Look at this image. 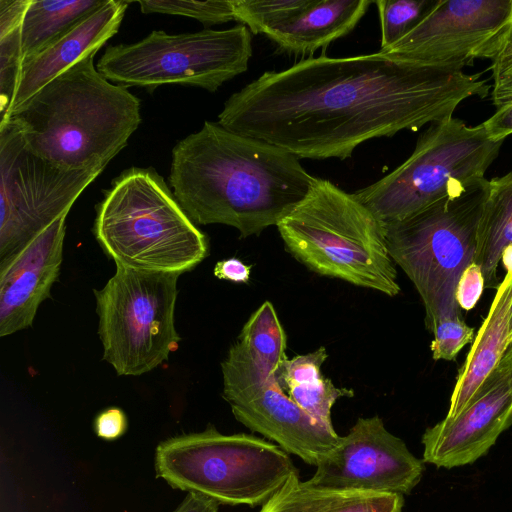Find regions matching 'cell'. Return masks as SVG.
<instances>
[{
  "label": "cell",
  "instance_id": "cell-35",
  "mask_svg": "<svg viewBox=\"0 0 512 512\" xmlns=\"http://www.w3.org/2000/svg\"><path fill=\"white\" fill-rule=\"evenodd\" d=\"M500 261L506 268L507 272L512 273V244L504 248Z\"/></svg>",
  "mask_w": 512,
  "mask_h": 512
},
{
  "label": "cell",
  "instance_id": "cell-12",
  "mask_svg": "<svg viewBox=\"0 0 512 512\" xmlns=\"http://www.w3.org/2000/svg\"><path fill=\"white\" fill-rule=\"evenodd\" d=\"M223 398L234 417L278 444L288 454L316 466L340 436L305 413L284 391L280 370L235 342L221 364Z\"/></svg>",
  "mask_w": 512,
  "mask_h": 512
},
{
  "label": "cell",
  "instance_id": "cell-29",
  "mask_svg": "<svg viewBox=\"0 0 512 512\" xmlns=\"http://www.w3.org/2000/svg\"><path fill=\"white\" fill-rule=\"evenodd\" d=\"M431 333L434 339L430 350L434 360L453 361L461 349L474 340V329L465 323L462 316L438 321Z\"/></svg>",
  "mask_w": 512,
  "mask_h": 512
},
{
  "label": "cell",
  "instance_id": "cell-13",
  "mask_svg": "<svg viewBox=\"0 0 512 512\" xmlns=\"http://www.w3.org/2000/svg\"><path fill=\"white\" fill-rule=\"evenodd\" d=\"M512 35V0H439L406 36L379 52L435 68L463 71L491 60Z\"/></svg>",
  "mask_w": 512,
  "mask_h": 512
},
{
  "label": "cell",
  "instance_id": "cell-10",
  "mask_svg": "<svg viewBox=\"0 0 512 512\" xmlns=\"http://www.w3.org/2000/svg\"><path fill=\"white\" fill-rule=\"evenodd\" d=\"M179 276L116 266L105 286L95 291L103 359L118 375L150 372L177 349Z\"/></svg>",
  "mask_w": 512,
  "mask_h": 512
},
{
  "label": "cell",
  "instance_id": "cell-3",
  "mask_svg": "<svg viewBox=\"0 0 512 512\" xmlns=\"http://www.w3.org/2000/svg\"><path fill=\"white\" fill-rule=\"evenodd\" d=\"M95 54L43 86L6 121L32 153L64 169H104L141 123L140 99L106 79Z\"/></svg>",
  "mask_w": 512,
  "mask_h": 512
},
{
  "label": "cell",
  "instance_id": "cell-15",
  "mask_svg": "<svg viewBox=\"0 0 512 512\" xmlns=\"http://www.w3.org/2000/svg\"><path fill=\"white\" fill-rule=\"evenodd\" d=\"M512 425V374L485 386L458 415L428 428L422 437L423 459L453 468L474 462Z\"/></svg>",
  "mask_w": 512,
  "mask_h": 512
},
{
  "label": "cell",
  "instance_id": "cell-19",
  "mask_svg": "<svg viewBox=\"0 0 512 512\" xmlns=\"http://www.w3.org/2000/svg\"><path fill=\"white\" fill-rule=\"evenodd\" d=\"M369 0H312L300 13L264 33L281 53L305 55L350 33Z\"/></svg>",
  "mask_w": 512,
  "mask_h": 512
},
{
  "label": "cell",
  "instance_id": "cell-2",
  "mask_svg": "<svg viewBox=\"0 0 512 512\" xmlns=\"http://www.w3.org/2000/svg\"><path fill=\"white\" fill-rule=\"evenodd\" d=\"M318 178L299 158L205 121L172 150L169 184L195 224H224L246 238L286 217Z\"/></svg>",
  "mask_w": 512,
  "mask_h": 512
},
{
  "label": "cell",
  "instance_id": "cell-33",
  "mask_svg": "<svg viewBox=\"0 0 512 512\" xmlns=\"http://www.w3.org/2000/svg\"><path fill=\"white\" fill-rule=\"evenodd\" d=\"M219 503L199 493L188 492L173 512H219Z\"/></svg>",
  "mask_w": 512,
  "mask_h": 512
},
{
  "label": "cell",
  "instance_id": "cell-18",
  "mask_svg": "<svg viewBox=\"0 0 512 512\" xmlns=\"http://www.w3.org/2000/svg\"><path fill=\"white\" fill-rule=\"evenodd\" d=\"M511 308L512 273L507 272L459 369L446 417L458 415L470 404L497 369L510 343Z\"/></svg>",
  "mask_w": 512,
  "mask_h": 512
},
{
  "label": "cell",
  "instance_id": "cell-22",
  "mask_svg": "<svg viewBox=\"0 0 512 512\" xmlns=\"http://www.w3.org/2000/svg\"><path fill=\"white\" fill-rule=\"evenodd\" d=\"M512 244V170L489 180L488 194L477 227L474 262L492 286L505 247Z\"/></svg>",
  "mask_w": 512,
  "mask_h": 512
},
{
  "label": "cell",
  "instance_id": "cell-32",
  "mask_svg": "<svg viewBox=\"0 0 512 512\" xmlns=\"http://www.w3.org/2000/svg\"><path fill=\"white\" fill-rule=\"evenodd\" d=\"M251 267L237 258L224 259L216 263L214 275L219 279L235 283H246L250 278Z\"/></svg>",
  "mask_w": 512,
  "mask_h": 512
},
{
  "label": "cell",
  "instance_id": "cell-8",
  "mask_svg": "<svg viewBox=\"0 0 512 512\" xmlns=\"http://www.w3.org/2000/svg\"><path fill=\"white\" fill-rule=\"evenodd\" d=\"M503 141L491 139L482 123L451 117L430 124L408 159L353 195L381 224L404 219L484 178Z\"/></svg>",
  "mask_w": 512,
  "mask_h": 512
},
{
  "label": "cell",
  "instance_id": "cell-20",
  "mask_svg": "<svg viewBox=\"0 0 512 512\" xmlns=\"http://www.w3.org/2000/svg\"><path fill=\"white\" fill-rule=\"evenodd\" d=\"M401 494L333 489L292 476L260 512H402Z\"/></svg>",
  "mask_w": 512,
  "mask_h": 512
},
{
  "label": "cell",
  "instance_id": "cell-16",
  "mask_svg": "<svg viewBox=\"0 0 512 512\" xmlns=\"http://www.w3.org/2000/svg\"><path fill=\"white\" fill-rule=\"evenodd\" d=\"M66 216L0 261L1 337L31 326L40 304L49 297L62 264Z\"/></svg>",
  "mask_w": 512,
  "mask_h": 512
},
{
  "label": "cell",
  "instance_id": "cell-34",
  "mask_svg": "<svg viewBox=\"0 0 512 512\" xmlns=\"http://www.w3.org/2000/svg\"><path fill=\"white\" fill-rule=\"evenodd\" d=\"M508 374H512V341L509 343V345H508V347H507V349H506V351H505V353H504V355L502 357V360L500 361L497 369L488 378V380L486 381V383L483 386V388L485 386H487L489 383H491L492 381H494L495 379H497L499 377H502V376H505V375H508Z\"/></svg>",
  "mask_w": 512,
  "mask_h": 512
},
{
  "label": "cell",
  "instance_id": "cell-1",
  "mask_svg": "<svg viewBox=\"0 0 512 512\" xmlns=\"http://www.w3.org/2000/svg\"><path fill=\"white\" fill-rule=\"evenodd\" d=\"M482 73L422 66L390 55L309 57L266 71L225 102L218 123L299 159L349 158L367 140L453 117L484 98Z\"/></svg>",
  "mask_w": 512,
  "mask_h": 512
},
{
  "label": "cell",
  "instance_id": "cell-31",
  "mask_svg": "<svg viewBox=\"0 0 512 512\" xmlns=\"http://www.w3.org/2000/svg\"><path fill=\"white\" fill-rule=\"evenodd\" d=\"M128 421L123 410L111 407L103 410L94 421V429L98 437L111 441L121 437L127 430Z\"/></svg>",
  "mask_w": 512,
  "mask_h": 512
},
{
  "label": "cell",
  "instance_id": "cell-6",
  "mask_svg": "<svg viewBox=\"0 0 512 512\" xmlns=\"http://www.w3.org/2000/svg\"><path fill=\"white\" fill-rule=\"evenodd\" d=\"M488 189L484 177L409 217L382 224L390 257L422 299L429 331L442 319L462 316L456 288L462 272L474 262Z\"/></svg>",
  "mask_w": 512,
  "mask_h": 512
},
{
  "label": "cell",
  "instance_id": "cell-28",
  "mask_svg": "<svg viewBox=\"0 0 512 512\" xmlns=\"http://www.w3.org/2000/svg\"><path fill=\"white\" fill-rule=\"evenodd\" d=\"M142 13H161L194 18L204 25L236 21L232 0H138Z\"/></svg>",
  "mask_w": 512,
  "mask_h": 512
},
{
  "label": "cell",
  "instance_id": "cell-27",
  "mask_svg": "<svg viewBox=\"0 0 512 512\" xmlns=\"http://www.w3.org/2000/svg\"><path fill=\"white\" fill-rule=\"evenodd\" d=\"M312 0H232L236 21L263 34L304 10Z\"/></svg>",
  "mask_w": 512,
  "mask_h": 512
},
{
  "label": "cell",
  "instance_id": "cell-4",
  "mask_svg": "<svg viewBox=\"0 0 512 512\" xmlns=\"http://www.w3.org/2000/svg\"><path fill=\"white\" fill-rule=\"evenodd\" d=\"M94 235L116 266L182 274L208 255V240L153 168L123 171L97 206Z\"/></svg>",
  "mask_w": 512,
  "mask_h": 512
},
{
  "label": "cell",
  "instance_id": "cell-24",
  "mask_svg": "<svg viewBox=\"0 0 512 512\" xmlns=\"http://www.w3.org/2000/svg\"><path fill=\"white\" fill-rule=\"evenodd\" d=\"M238 341L252 355L278 370L287 360L286 335L273 305L268 301L250 316Z\"/></svg>",
  "mask_w": 512,
  "mask_h": 512
},
{
  "label": "cell",
  "instance_id": "cell-30",
  "mask_svg": "<svg viewBox=\"0 0 512 512\" xmlns=\"http://www.w3.org/2000/svg\"><path fill=\"white\" fill-rule=\"evenodd\" d=\"M484 286L485 279L480 266L475 262L471 263L462 272L456 288L455 297L461 310L469 311L475 307Z\"/></svg>",
  "mask_w": 512,
  "mask_h": 512
},
{
  "label": "cell",
  "instance_id": "cell-14",
  "mask_svg": "<svg viewBox=\"0 0 512 512\" xmlns=\"http://www.w3.org/2000/svg\"><path fill=\"white\" fill-rule=\"evenodd\" d=\"M424 465L378 416L359 418L317 465L311 484L341 490L408 494Z\"/></svg>",
  "mask_w": 512,
  "mask_h": 512
},
{
  "label": "cell",
  "instance_id": "cell-11",
  "mask_svg": "<svg viewBox=\"0 0 512 512\" xmlns=\"http://www.w3.org/2000/svg\"><path fill=\"white\" fill-rule=\"evenodd\" d=\"M103 170L59 167L32 153L13 123L0 124V261L67 215Z\"/></svg>",
  "mask_w": 512,
  "mask_h": 512
},
{
  "label": "cell",
  "instance_id": "cell-5",
  "mask_svg": "<svg viewBox=\"0 0 512 512\" xmlns=\"http://www.w3.org/2000/svg\"><path fill=\"white\" fill-rule=\"evenodd\" d=\"M277 228L291 254L315 273L388 296L400 292L383 225L332 182L318 178Z\"/></svg>",
  "mask_w": 512,
  "mask_h": 512
},
{
  "label": "cell",
  "instance_id": "cell-17",
  "mask_svg": "<svg viewBox=\"0 0 512 512\" xmlns=\"http://www.w3.org/2000/svg\"><path fill=\"white\" fill-rule=\"evenodd\" d=\"M130 3L126 0H106L101 7L83 18L41 52L24 60L6 121L13 110L43 86L86 56L96 53L114 36Z\"/></svg>",
  "mask_w": 512,
  "mask_h": 512
},
{
  "label": "cell",
  "instance_id": "cell-21",
  "mask_svg": "<svg viewBox=\"0 0 512 512\" xmlns=\"http://www.w3.org/2000/svg\"><path fill=\"white\" fill-rule=\"evenodd\" d=\"M324 347L293 359H287L281 368L279 380L288 396L312 419L329 430H334L331 409L337 399L352 397L353 390L336 387L321 374L327 358Z\"/></svg>",
  "mask_w": 512,
  "mask_h": 512
},
{
  "label": "cell",
  "instance_id": "cell-26",
  "mask_svg": "<svg viewBox=\"0 0 512 512\" xmlns=\"http://www.w3.org/2000/svg\"><path fill=\"white\" fill-rule=\"evenodd\" d=\"M438 1H375L381 28L380 50L390 47L406 36L433 10Z\"/></svg>",
  "mask_w": 512,
  "mask_h": 512
},
{
  "label": "cell",
  "instance_id": "cell-7",
  "mask_svg": "<svg viewBox=\"0 0 512 512\" xmlns=\"http://www.w3.org/2000/svg\"><path fill=\"white\" fill-rule=\"evenodd\" d=\"M156 477L173 489L219 504H265L298 470L288 453L250 434L225 435L213 426L168 438L155 451Z\"/></svg>",
  "mask_w": 512,
  "mask_h": 512
},
{
  "label": "cell",
  "instance_id": "cell-36",
  "mask_svg": "<svg viewBox=\"0 0 512 512\" xmlns=\"http://www.w3.org/2000/svg\"><path fill=\"white\" fill-rule=\"evenodd\" d=\"M509 325H510L509 328H510V342H511L512 341V308H511Z\"/></svg>",
  "mask_w": 512,
  "mask_h": 512
},
{
  "label": "cell",
  "instance_id": "cell-23",
  "mask_svg": "<svg viewBox=\"0 0 512 512\" xmlns=\"http://www.w3.org/2000/svg\"><path fill=\"white\" fill-rule=\"evenodd\" d=\"M106 0H31L21 25L22 62L41 52Z\"/></svg>",
  "mask_w": 512,
  "mask_h": 512
},
{
  "label": "cell",
  "instance_id": "cell-9",
  "mask_svg": "<svg viewBox=\"0 0 512 512\" xmlns=\"http://www.w3.org/2000/svg\"><path fill=\"white\" fill-rule=\"evenodd\" d=\"M251 56V32L242 24L181 34L155 30L138 42L108 46L96 68L126 87L181 84L215 92L244 73Z\"/></svg>",
  "mask_w": 512,
  "mask_h": 512
},
{
  "label": "cell",
  "instance_id": "cell-25",
  "mask_svg": "<svg viewBox=\"0 0 512 512\" xmlns=\"http://www.w3.org/2000/svg\"><path fill=\"white\" fill-rule=\"evenodd\" d=\"M490 70L495 112L482 124L488 136L499 141L512 134V35L491 59Z\"/></svg>",
  "mask_w": 512,
  "mask_h": 512
}]
</instances>
